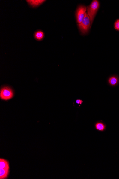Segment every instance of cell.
Instances as JSON below:
<instances>
[{"label": "cell", "mask_w": 119, "mask_h": 179, "mask_svg": "<svg viewBox=\"0 0 119 179\" xmlns=\"http://www.w3.org/2000/svg\"><path fill=\"white\" fill-rule=\"evenodd\" d=\"M114 28L117 31H119V19L117 20L115 22Z\"/></svg>", "instance_id": "cell-11"}, {"label": "cell", "mask_w": 119, "mask_h": 179, "mask_svg": "<svg viewBox=\"0 0 119 179\" xmlns=\"http://www.w3.org/2000/svg\"><path fill=\"white\" fill-rule=\"evenodd\" d=\"M9 173V169H0V179L7 178Z\"/></svg>", "instance_id": "cell-10"}, {"label": "cell", "mask_w": 119, "mask_h": 179, "mask_svg": "<svg viewBox=\"0 0 119 179\" xmlns=\"http://www.w3.org/2000/svg\"><path fill=\"white\" fill-rule=\"evenodd\" d=\"M94 127L96 130L100 132L104 131L106 129V125L102 121L96 122Z\"/></svg>", "instance_id": "cell-6"}, {"label": "cell", "mask_w": 119, "mask_h": 179, "mask_svg": "<svg viewBox=\"0 0 119 179\" xmlns=\"http://www.w3.org/2000/svg\"><path fill=\"white\" fill-rule=\"evenodd\" d=\"M45 1L44 0H28L27 2L32 7L35 8L39 7L44 3Z\"/></svg>", "instance_id": "cell-5"}, {"label": "cell", "mask_w": 119, "mask_h": 179, "mask_svg": "<svg viewBox=\"0 0 119 179\" xmlns=\"http://www.w3.org/2000/svg\"><path fill=\"white\" fill-rule=\"evenodd\" d=\"M91 25V23L90 18L87 13L85 14L84 19L82 23L77 24L79 31L83 35H86L88 33L90 29Z\"/></svg>", "instance_id": "cell-2"}, {"label": "cell", "mask_w": 119, "mask_h": 179, "mask_svg": "<svg viewBox=\"0 0 119 179\" xmlns=\"http://www.w3.org/2000/svg\"><path fill=\"white\" fill-rule=\"evenodd\" d=\"M87 7L84 5H81L77 7L75 13L76 18L77 24L82 23L86 13Z\"/></svg>", "instance_id": "cell-3"}, {"label": "cell", "mask_w": 119, "mask_h": 179, "mask_svg": "<svg viewBox=\"0 0 119 179\" xmlns=\"http://www.w3.org/2000/svg\"><path fill=\"white\" fill-rule=\"evenodd\" d=\"M0 169H9V163L8 162L4 159H0Z\"/></svg>", "instance_id": "cell-9"}, {"label": "cell", "mask_w": 119, "mask_h": 179, "mask_svg": "<svg viewBox=\"0 0 119 179\" xmlns=\"http://www.w3.org/2000/svg\"><path fill=\"white\" fill-rule=\"evenodd\" d=\"M100 3L97 0L92 1L90 5L88 7L87 14L89 17L91 25L93 23L94 18L96 16L100 7Z\"/></svg>", "instance_id": "cell-1"}, {"label": "cell", "mask_w": 119, "mask_h": 179, "mask_svg": "<svg viewBox=\"0 0 119 179\" xmlns=\"http://www.w3.org/2000/svg\"><path fill=\"white\" fill-rule=\"evenodd\" d=\"M14 96L13 91L10 87H3L1 90L0 97L1 99L5 101L12 99Z\"/></svg>", "instance_id": "cell-4"}, {"label": "cell", "mask_w": 119, "mask_h": 179, "mask_svg": "<svg viewBox=\"0 0 119 179\" xmlns=\"http://www.w3.org/2000/svg\"><path fill=\"white\" fill-rule=\"evenodd\" d=\"M34 37L36 40L41 41L44 38L45 34L44 32L41 30H38L34 34Z\"/></svg>", "instance_id": "cell-7"}, {"label": "cell", "mask_w": 119, "mask_h": 179, "mask_svg": "<svg viewBox=\"0 0 119 179\" xmlns=\"http://www.w3.org/2000/svg\"><path fill=\"white\" fill-rule=\"evenodd\" d=\"M76 102L78 104H80L82 105V104L83 103V101L80 99H77L76 101Z\"/></svg>", "instance_id": "cell-12"}, {"label": "cell", "mask_w": 119, "mask_h": 179, "mask_svg": "<svg viewBox=\"0 0 119 179\" xmlns=\"http://www.w3.org/2000/svg\"><path fill=\"white\" fill-rule=\"evenodd\" d=\"M119 80L118 77L116 76H112L108 80L110 86H115L118 83Z\"/></svg>", "instance_id": "cell-8"}]
</instances>
